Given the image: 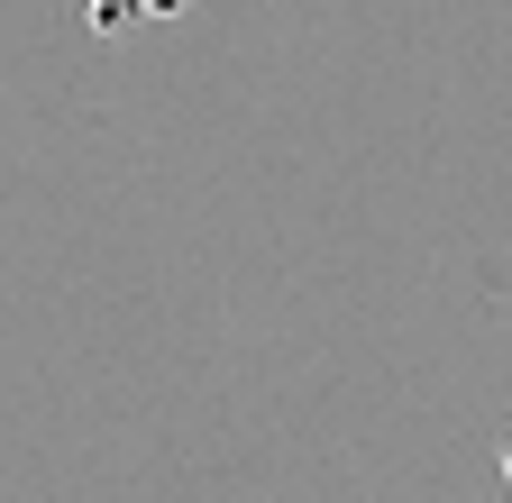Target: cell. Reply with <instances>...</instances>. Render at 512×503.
<instances>
[{"label":"cell","mask_w":512,"mask_h":503,"mask_svg":"<svg viewBox=\"0 0 512 503\" xmlns=\"http://www.w3.org/2000/svg\"><path fill=\"white\" fill-rule=\"evenodd\" d=\"M503 494H512V439H503Z\"/></svg>","instance_id":"6da1fadb"}]
</instances>
